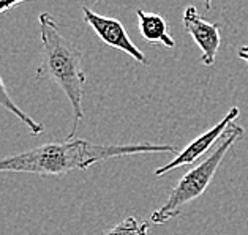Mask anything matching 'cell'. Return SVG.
<instances>
[{
    "label": "cell",
    "instance_id": "6da1fadb",
    "mask_svg": "<svg viewBox=\"0 0 248 235\" xmlns=\"http://www.w3.org/2000/svg\"><path fill=\"white\" fill-rule=\"evenodd\" d=\"M174 146L128 144L101 146L87 139L49 142L27 152L0 158V172H21L33 176H65L71 171H84L100 161L139 153H174Z\"/></svg>",
    "mask_w": 248,
    "mask_h": 235
},
{
    "label": "cell",
    "instance_id": "7a4b0ae2",
    "mask_svg": "<svg viewBox=\"0 0 248 235\" xmlns=\"http://www.w3.org/2000/svg\"><path fill=\"white\" fill-rule=\"evenodd\" d=\"M38 24L43 51L37 68V77L54 81L68 98L73 109V126L66 141H71L84 118L82 95L87 77L86 71L82 70V51L60 33L59 26L49 13H40Z\"/></svg>",
    "mask_w": 248,
    "mask_h": 235
},
{
    "label": "cell",
    "instance_id": "3957f363",
    "mask_svg": "<svg viewBox=\"0 0 248 235\" xmlns=\"http://www.w3.org/2000/svg\"><path fill=\"white\" fill-rule=\"evenodd\" d=\"M244 136V128L242 126L232 125L228 130L226 136L223 137V141L214 152H212L207 158L196 164L193 169H190L185 176L179 180L175 186L169 192L166 202L163 204L160 208H156L150 216V221L154 224H165L171 218H175L182 213V208L186 204L193 202L195 199L201 197L207 186L210 185L212 178H214L217 169L220 167L223 158L226 156L228 150L231 146L239 141Z\"/></svg>",
    "mask_w": 248,
    "mask_h": 235
},
{
    "label": "cell",
    "instance_id": "277c9868",
    "mask_svg": "<svg viewBox=\"0 0 248 235\" xmlns=\"http://www.w3.org/2000/svg\"><path fill=\"white\" fill-rule=\"evenodd\" d=\"M240 116V109L237 106L231 107V109L228 111V114L225 117H223L221 120L217 125L212 126L210 130H207L205 132H202L201 136H198L195 141H193L191 144H188L182 152H179L177 156L169 161L168 164L158 167V169L155 171V177H163L166 176L168 172H171L174 169H179V167H185L188 164H193L196 160H199L201 156L209 152V148L214 146V144L221 139V137L226 136L228 130L232 126V122L235 118H239Z\"/></svg>",
    "mask_w": 248,
    "mask_h": 235
},
{
    "label": "cell",
    "instance_id": "5b68a950",
    "mask_svg": "<svg viewBox=\"0 0 248 235\" xmlns=\"http://www.w3.org/2000/svg\"><path fill=\"white\" fill-rule=\"evenodd\" d=\"M84 13V21H86L92 30L96 33L103 43L114 47L117 51H122L128 54L131 59H135L138 63L141 65H149V59L144 56L142 51H139V47L133 43L130 35L126 33L124 24L114 19V17H106L98 13H95L93 10L89 7H82Z\"/></svg>",
    "mask_w": 248,
    "mask_h": 235
},
{
    "label": "cell",
    "instance_id": "8992f818",
    "mask_svg": "<svg viewBox=\"0 0 248 235\" xmlns=\"http://www.w3.org/2000/svg\"><path fill=\"white\" fill-rule=\"evenodd\" d=\"M184 30L193 38L196 46L201 49L199 62L205 66L215 63L217 54L221 46V33L218 22H209L198 13L196 7H186L184 11Z\"/></svg>",
    "mask_w": 248,
    "mask_h": 235
},
{
    "label": "cell",
    "instance_id": "52a82bcc",
    "mask_svg": "<svg viewBox=\"0 0 248 235\" xmlns=\"http://www.w3.org/2000/svg\"><path fill=\"white\" fill-rule=\"evenodd\" d=\"M136 16L139 22V32L147 43L161 44L168 49H172L175 46V40L169 33L165 17L156 13H147L142 8L136 10Z\"/></svg>",
    "mask_w": 248,
    "mask_h": 235
},
{
    "label": "cell",
    "instance_id": "ba28073f",
    "mask_svg": "<svg viewBox=\"0 0 248 235\" xmlns=\"http://www.w3.org/2000/svg\"><path fill=\"white\" fill-rule=\"evenodd\" d=\"M0 106H2L5 111H8L10 114H13L17 120H21V122L27 126L29 131L32 132L33 136H40L41 132L45 131V125L43 123L33 120L27 112H24L21 107L15 103V100L11 98L7 87H5V84L2 81V76H0Z\"/></svg>",
    "mask_w": 248,
    "mask_h": 235
},
{
    "label": "cell",
    "instance_id": "9c48e42d",
    "mask_svg": "<svg viewBox=\"0 0 248 235\" xmlns=\"http://www.w3.org/2000/svg\"><path fill=\"white\" fill-rule=\"evenodd\" d=\"M105 235H149V222L139 221L135 216H128Z\"/></svg>",
    "mask_w": 248,
    "mask_h": 235
},
{
    "label": "cell",
    "instance_id": "30bf717a",
    "mask_svg": "<svg viewBox=\"0 0 248 235\" xmlns=\"http://www.w3.org/2000/svg\"><path fill=\"white\" fill-rule=\"evenodd\" d=\"M26 3V0H15V2H0V15L5 13V11H10L19 5Z\"/></svg>",
    "mask_w": 248,
    "mask_h": 235
},
{
    "label": "cell",
    "instance_id": "8fae6325",
    "mask_svg": "<svg viewBox=\"0 0 248 235\" xmlns=\"http://www.w3.org/2000/svg\"><path fill=\"white\" fill-rule=\"evenodd\" d=\"M237 57L242 59L248 66V46H240L237 49Z\"/></svg>",
    "mask_w": 248,
    "mask_h": 235
}]
</instances>
